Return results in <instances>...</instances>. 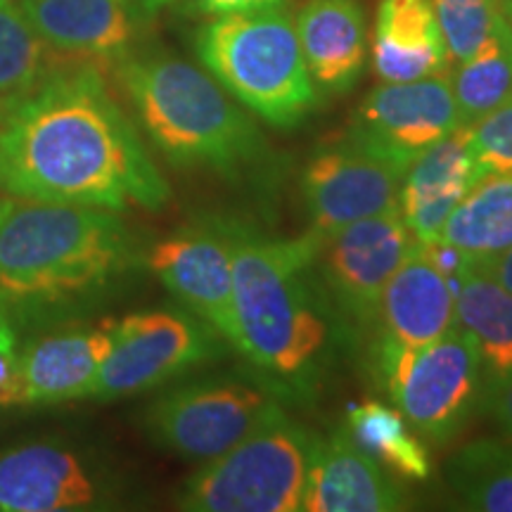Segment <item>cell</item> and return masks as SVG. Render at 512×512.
<instances>
[{"mask_svg":"<svg viewBox=\"0 0 512 512\" xmlns=\"http://www.w3.org/2000/svg\"><path fill=\"white\" fill-rule=\"evenodd\" d=\"M0 190L24 200L159 211L171 190L91 62L55 69L0 114Z\"/></svg>","mask_w":512,"mask_h":512,"instance_id":"cell-1","label":"cell"},{"mask_svg":"<svg viewBox=\"0 0 512 512\" xmlns=\"http://www.w3.org/2000/svg\"><path fill=\"white\" fill-rule=\"evenodd\" d=\"M311 235L266 238L235 221L233 347L278 399L309 401L325 382L349 328L313 266Z\"/></svg>","mask_w":512,"mask_h":512,"instance_id":"cell-2","label":"cell"},{"mask_svg":"<svg viewBox=\"0 0 512 512\" xmlns=\"http://www.w3.org/2000/svg\"><path fill=\"white\" fill-rule=\"evenodd\" d=\"M117 211L0 197V311L38 313L98 297L136 266Z\"/></svg>","mask_w":512,"mask_h":512,"instance_id":"cell-3","label":"cell"},{"mask_svg":"<svg viewBox=\"0 0 512 512\" xmlns=\"http://www.w3.org/2000/svg\"><path fill=\"white\" fill-rule=\"evenodd\" d=\"M119 81L152 145L174 166L228 181L271 176L275 155L214 76L169 53L119 57Z\"/></svg>","mask_w":512,"mask_h":512,"instance_id":"cell-4","label":"cell"},{"mask_svg":"<svg viewBox=\"0 0 512 512\" xmlns=\"http://www.w3.org/2000/svg\"><path fill=\"white\" fill-rule=\"evenodd\" d=\"M195 48L223 91L273 128L299 126L318 105L297 27L283 8L211 17Z\"/></svg>","mask_w":512,"mask_h":512,"instance_id":"cell-5","label":"cell"},{"mask_svg":"<svg viewBox=\"0 0 512 512\" xmlns=\"http://www.w3.org/2000/svg\"><path fill=\"white\" fill-rule=\"evenodd\" d=\"M313 434L275 408L252 434L202 463L178 494L190 512H297Z\"/></svg>","mask_w":512,"mask_h":512,"instance_id":"cell-6","label":"cell"},{"mask_svg":"<svg viewBox=\"0 0 512 512\" xmlns=\"http://www.w3.org/2000/svg\"><path fill=\"white\" fill-rule=\"evenodd\" d=\"M375 370L403 418L422 439L437 446L465 430L486 394L475 342L458 325L418 349L380 339Z\"/></svg>","mask_w":512,"mask_h":512,"instance_id":"cell-7","label":"cell"},{"mask_svg":"<svg viewBox=\"0 0 512 512\" xmlns=\"http://www.w3.org/2000/svg\"><path fill=\"white\" fill-rule=\"evenodd\" d=\"M280 408L264 382L207 377L171 389L147 406L143 427L150 441L190 463H207Z\"/></svg>","mask_w":512,"mask_h":512,"instance_id":"cell-8","label":"cell"},{"mask_svg":"<svg viewBox=\"0 0 512 512\" xmlns=\"http://www.w3.org/2000/svg\"><path fill=\"white\" fill-rule=\"evenodd\" d=\"M221 335L192 313L152 309L112 323V347L91 399L114 401L162 387L221 354Z\"/></svg>","mask_w":512,"mask_h":512,"instance_id":"cell-9","label":"cell"},{"mask_svg":"<svg viewBox=\"0 0 512 512\" xmlns=\"http://www.w3.org/2000/svg\"><path fill=\"white\" fill-rule=\"evenodd\" d=\"M316 242L313 266L349 330L377 325L382 292L418 240L399 209L356 221Z\"/></svg>","mask_w":512,"mask_h":512,"instance_id":"cell-10","label":"cell"},{"mask_svg":"<svg viewBox=\"0 0 512 512\" xmlns=\"http://www.w3.org/2000/svg\"><path fill=\"white\" fill-rule=\"evenodd\" d=\"M463 126L446 74L382 83L361 102L347 140L406 174L415 159Z\"/></svg>","mask_w":512,"mask_h":512,"instance_id":"cell-11","label":"cell"},{"mask_svg":"<svg viewBox=\"0 0 512 512\" xmlns=\"http://www.w3.org/2000/svg\"><path fill=\"white\" fill-rule=\"evenodd\" d=\"M233 245L235 219L207 216L185 223L147 252V266L159 283L230 344H235Z\"/></svg>","mask_w":512,"mask_h":512,"instance_id":"cell-12","label":"cell"},{"mask_svg":"<svg viewBox=\"0 0 512 512\" xmlns=\"http://www.w3.org/2000/svg\"><path fill=\"white\" fill-rule=\"evenodd\" d=\"M403 171L344 143L325 145L302 171V197L313 240H325L351 223L399 209Z\"/></svg>","mask_w":512,"mask_h":512,"instance_id":"cell-13","label":"cell"},{"mask_svg":"<svg viewBox=\"0 0 512 512\" xmlns=\"http://www.w3.org/2000/svg\"><path fill=\"white\" fill-rule=\"evenodd\" d=\"M110 501L107 479L72 446L36 439L0 453V512H79Z\"/></svg>","mask_w":512,"mask_h":512,"instance_id":"cell-14","label":"cell"},{"mask_svg":"<svg viewBox=\"0 0 512 512\" xmlns=\"http://www.w3.org/2000/svg\"><path fill=\"white\" fill-rule=\"evenodd\" d=\"M384 342L418 349L444 337L456 325L451 268L437 242H415L382 292L377 311Z\"/></svg>","mask_w":512,"mask_h":512,"instance_id":"cell-15","label":"cell"},{"mask_svg":"<svg viewBox=\"0 0 512 512\" xmlns=\"http://www.w3.org/2000/svg\"><path fill=\"white\" fill-rule=\"evenodd\" d=\"M406 494L347 430L313 437L302 496L304 512H396Z\"/></svg>","mask_w":512,"mask_h":512,"instance_id":"cell-16","label":"cell"},{"mask_svg":"<svg viewBox=\"0 0 512 512\" xmlns=\"http://www.w3.org/2000/svg\"><path fill=\"white\" fill-rule=\"evenodd\" d=\"M50 50L74 62H110L136 36V0H17Z\"/></svg>","mask_w":512,"mask_h":512,"instance_id":"cell-17","label":"cell"},{"mask_svg":"<svg viewBox=\"0 0 512 512\" xmlns=\"http://www.w3.org/2000/svg\"><path fill=\"white\" fill-rule=\"evenodd\" d=\"M479 178L484 174L467 126H458L415 159L401 178L399 192V214L413 238L422 245L439 242L446 219Z\"/></svg>","mask_w":512,"mask_h":512,"instance_id":"cell-18","label":"cell"},{"mask_svg":"<svg viewBox=\"0 0 512 512\" xmlns=\"http://www.w3.org/2000/svg\"><path fill=\"white\" fill-rule=\"evenodd\" d=\"M112 347V323L31 337L22 347L24 406L91 399Z\"/></svg>","mask_w":512,"mask_h":512,"instance_id":"cell-19","label":"cell"},{"mask_svg":"<svg viewBox=\"0 0 512 512\" xmlns=\"http://www.w3.org/2000/svg\"><path fill=\"white\" fill-rule=\"evenodd\" d=\"M313 83L328 93H347L361 79L368 29L358 0H309L294 19Z\"/></svg>","mask_w":512,"mask_h":512,"instance_id":"cell-20","label":"cell"},{"mask_svg":"<svg viewBox=\"0 0 512 512\" xmlns=\"http://www.w3.org/2000/svg\"><path fill=\"white\" fill-rule=\"evenodd\" d=\"M451 55L430 0H380L373 67L384 83L430 79L448 72Z\"/></svg>","mask_w":512,"mask_h":512,"instance_id":"cell-21","label":"cell"},{"mask_svg":"<svg viewBox=\"0 0 512 512\" xmlns=\"http://www.w3.org/2000/svg\"><path fill=\"white\" fill-rule=\"evenodd\" d=\"M456 325L475 342L486 392L512 377V292L498 283L489 264L460 256L451 273Z\"/></svg>","mask_w":512,"mask_h":512,"instance_id":"cell-22","label":"cell"},{"mask_svg":"<svg viewBox=\"0 0 512 512\" xmlns=\"http://www.w3.org/2000/svg\"><path fill=\"white\" fill-rule=\"evenodd\" d=\"M460 256L491 264L512 247V176L489 174L456 204L439 235Z\"/></svg>","mask_w":512,"mask_h":512,"instance_id":"cell-23","label":"cell"},{"mask_svg":"<svg viewBox=\"0 0 512 512\" xmlns=\"http://www.w3.org/2000/svg\"><path fill=\"white\" fill-rule=\"evenodd\" d=\"M347 432L368 456L396 477L408 482L430 479V448L396 406L375 399L356 403L347 413Z\"/></svg>","mask_w":512,"mask_h":512,"instance_id":"cell-24","label":"cell"},{"mask_svg":"<svg viewBox=\"0 0 512 512\" xmlns=\"http://www.w3.org/2000/svg\"><path fill=\"white\" fill-rule=\"evenodd\" d=\"M463 126L472 124L512 95V22L501 12L475 55L460 62L451 81Z\"/></svg>","mask_w":512,"mask_h":512,"instance_id":"cell-25","label":"cell"},{"mask_svg":"<svg viewBox=\"0 0 512 512\" xmlns=\"http://www.w3.org/2000/svg\"><path fill=\"white\" fill-rule=\"evenodd\" d=\"M446 482L465 508L512 512V441L477 439L446 463Z\"/></svg>","mask_w":512,"mask_h":512,"instance_id":"cell-26","label":"cell"},{"mask_svg":"<svg viewBox=\"0 0 512 512\" xmlns=\"http://www.w3.org/2000/svg\"><path fill=\"white\" fill-rule=\"evenodd\" d=\"M55 72V50L46 46L17 0H0V107L29 95Z\"/></svg>","mask_w":512,"mask_h":512,"instance_id":"cell-27","label":"cell"},{"mask_svg":"<svg viewBox=\"0 0 512 512\" xmlns=\"http://www.w3.org/2000/svg\"><path fill=\"white\" fill-rule=\"evenodd\" d=\"M451 62H465L494 29L501 8L496 0H430Z\"/></svg>","mask_w":512,"mask_h":512,"instance_id":"cell-28","label":"cell"},{"mask_svg":"<svg viewBox=\"0 0 512 512\" xmlns=\"http://www.w3.org/2000/svg\"><path fill=\"white\" fill-rule=\"evenodd\" d=\"M467 128L482 174L512 176V95Z\"/></svg>","mask_w":512,"mask_h":512,"instance_id":"cell-29","label":"cell"},{"mask_svg":"<svg viewBox=\"0 0 512 512\" xmlns=\"http://www.w3.org/2000/svg\"><path fill=\"white\" fill-rule=\"evenodd\" d=\"M24 406L22 349L5 313L0 316V408Z\"/></svg>","mask_w":512,"mask_h":512,"instance_id":"cell-30","label":"cell"},{"mask_svg":"<svg viewBox=\"0 0 512 512\" xmlns=\"http://www.w3.org/2000/svg\"><path fill=\"white\" fill-rule=\"evenodd\" d=\"M292 0H183L185 10L202 17H221L233 12H252L266 8H285Z\"/></svg>","mask_w":512,"mask_h":512,"instance_id":"cell-31","label":"cell"},{"mask_svg":"<svg viewBox=\"0 0 512 512\" xmlns=\"http://www.w3.org/2000/svg\"><path fill=\"white\" fill-rule=\"evenodd\" d=\"M482 406L494 415L498 427L505 432V437L512 441V377L498 384V387L489 389L484 394Z\"/></svg>","mask_w":512,"mask_h":512,"instance_id":"cell-32","label":"cell"},{"mask_svg":"<svg viewBox=\"0 0 512 512\" xmlns=\"http://www.w3.org/2000/svg\"><path fill=\"white\" fill-rule=\"evenodd\" d=\"M489 268L491 273L496 275L498 283H501L508 292H512V247L505 249L501 256H496L489 264Z\"/></svg>","mask_w":512,"mask_h":512,"instance_id":"cell-33","label":"cell"},{"mask_svg":"<svg viewBox=\"0 0 512 512\" xmlns=\"http://www.w3.org/2000/svg\"><path fill=\"white\" fill-rule=\"evenodd\" d=\"M136 3H138L140 10L150 15V12H157L159 8H164V5H169L171 0H136Z\"/></svg>","mask_w":512,"mask_h":512,"instance_id":"cell-34","label":"cell"},{"mask_svg":"<svg viewBox=\"0 0 512 512\" xmlns=\"http://www.w3.org/2000/svg\"><path fill=\"white\" fill-rule=\"evenodd\" d=\"M503 12H505V17L512 22V0H503Z\"/></svg>","mask_w":512,"mask_h":512,"instance_id":"cell-35","label":"cell"},{"mask_svg":"<svg viewBox=\"0 0 512 512\" xmlns=\"http://www.w3.org/2000/svg\"><path fill=\"white\" fill-rule=\"evenodd\" d=\"M3 110H5V107H0V114H3Z\"/></svg>","mask_w":512,"mask_h":512,"instance_id":"cell-36","label":"cell"},{"mask_svg":"<svg viewBox=\"0 0 512 512\" xmlns=\"http://www.w3.org/2000/svg\"><path fill=\"white\" fill-rule=\"evenodd\" d=\"M0 316H3V311H0Z\"/></svg>","mask_w":512,"mask_h":512,"instance_id":"cell-37","label":"cell"}]
</instances>
